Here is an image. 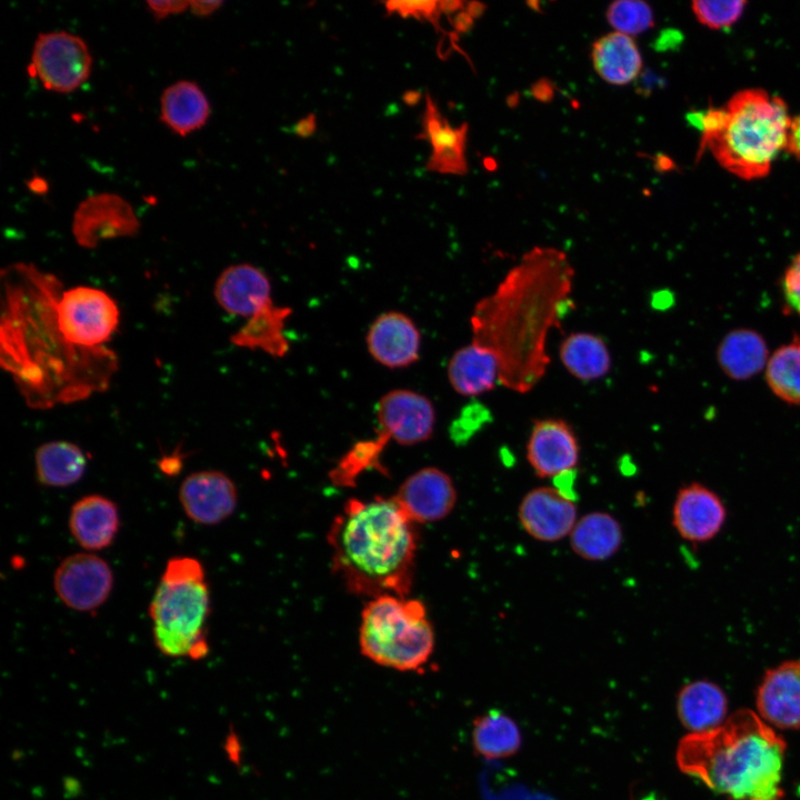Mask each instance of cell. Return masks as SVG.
Segmentation results:
<instances>
[{
	"instance_id": "cell-24",
	"label": "cell",
	"mask_w": 800,
	"mask_h": 800,
	"mask_svg": "<svg viewBox=\"0 0 800 800\" xmlns=\"http://www.w3.org/2000/svg\"><path fill=\"white\" fill-rule=\"evenodd\" d=\"M728 698L724 691L709 680H697L683 686L677 697V714L690 733L710 731L727 719Z\"/></svg>"
},
{
	"instance_id": "cell-43",
	"label": "cell",
	"mask_w": 800,
	"mask_h": 800,
	"mask_svg": "<svg viewBox=\"0 0 800 800\" xmlns=\"http://www.w3.org/2000/svg\"><path fill=\"white\" fill-rule=\"evenodd\" d=\"M223 4L222 1H190L189 9L197 17H206L217 11Z\"/></svg>"
},
{
	"instance_id": "cell-42",
	"label": "cell",
	"mask_w": 800,
	"mask_h": 800,
	"mask_svg": "<svg viewBox=\"0 0 800 800\" xmlns=\"http://www.w3.org/2000/svg\"><path fill=\"white\" fill-rule=\"evenodd\" d=\"M317 129V120L314 114H308L307 117L300 119L298 122L294 123L292 127V131L296 136L308 138L314 133Z\"/></svg>"
},
{
	"instance_id": "cell-2",
	"label": "cell",
	"mask_w": 800,
	"mask_h": 800,
	"mask_svg": "<svg viewBox=\"0 0 800 800\" xmlns=\"http://www.w3.org/2000/svg\"><path fill=\"white\" fill-rule=\"evenodd\" d=\"M573 277L564 252L534 247L474 306L472 341L497 356L506 388L526 393L544 376L548 333L561 327L572 304Z\"/></svg>"
},
{
	"instance_id": "cell-18",
	"label": "cell",
	"mask_w": 800,
	"mask_h": 800,
	"mask_svg": "<svg viewBox=\"0 0 800 800\" xmlns=\"http://www.w3.org/2000/svg\"><path fill=\"white\" fill-rule=\"evenodd\" d=\"M366 344L374 361L389 369L406 368L419 360L421 334L403 312L387 311L370 324Z\"/></svg>"
},
{
	"instance_id": "cell-44",
	"label": "cell",
	"mask_w": 800,
	"mask_h": 800,
	"mask_svg": "<svg viewBox=\"0 0 800 800\" xmlns=\"http://www.w3.org/2000/svg\"><path fill=\"white\" fill-rule=\"evenodd\" d=\"M472 20H473V17L466 10L463 12L462 11L459 12L456 16V18L453 20V24L458 31L464 32L471 27Z\"/></svg>"
},
{
	"instance_id": "cell-26",
	"label": "cell",
	"mask_w": 800,
	"mask_h": 800,
	"mask_svg": "<svg viewBox=\"0 0 800 800\" xmlns=\"http://www.w3.org/2000/svg\"><path fill=\"white\" fill-rule=\"evenodd\" d=\"M591 60L596 72L608 83L624 86L642 69V57L634 40L621 32H610L592 46Z\"/></svg>"
},
{
	"instance_id": "cell-32",
	"label": "cell",
	"mask_w": 800,
	"mask_h": 800,
	"mask_svg": "<svg viewBox=\"0 0 800 800\" xmlns=\"http://www.w3.org/2000/svg\"><path fill=\"white\" fill-rule=\"evenodd\" d=\"M471 740L477 754L486 760H501L519 751L522 738L511 717L490 710L474 719Z\"/></svg>"
},
{
	"instance_id": "cell-1",
	"label": "cell",
	"mask_w": 800,
	"mask_h": 800,
	"mask_svg": "<svg viewBox=\"0 0 800 800\" xmlns=\"http://www.w3.org/2000/svg\"><path fill=\"white\" fill-rule=\"evenodd\" d=\"M1 366L28 406L49 409L107 390L117 370L108 349L71 344L57 321L61 281L37 267L18 262L1 272Z\"/></svg>"
},
{
	"instance_id": "cell-27",
	"label": "cell",
	"mask_w": 800,
	"mask_h": 800,
	"mask_svg": "<svg viewBox=\"0 0 800 800\" xmlns=\"http://www.w3.org/2000/svg\"><path fill=\"white\" fill-rule=\"evenodd\" d=\"M291 313V308L277 306L271 301L250 317L230 340L240 348L260 350L273 358H282L290 349L284 326Z\"/></svg>"
},
{
	"instance_id": "cell-46",
	"label": "cell",
	"mask_w": 800,
	"mask_h": 800,
	"mask_svg": "<svg viewBox=\"0 0 800 800\" xmlns=\"http://www.w3.org/2000/svg\"><path fill=\"white\" fill-rule=\"evenodd\" d=\"M403 100L408 104H414L419 100V93L416 91H408L403 94Z\"/></svg>"
},
{
	"instance_id": "cell-22",
	"label": "cell",
	"mask_w": 800,
	"mask_h": 800,
	"mask_svg": "<svg viewBox=\"0 0 800 800\" xmlns=\"http://www.w3.org/2000/svg\"><path fill=\"white\" fill-rule=\"evenodd\" d=\"M119 526L118 507L104 496H84L77 500L70 509V533L87 551H98L111 546Z\"/></svg>"
},
{
	"instance_id": "cell-12",
	"label": "cell",
	"mask_w": 800,
	"mask_h": 800,
	"mask_svg": "<svg viewBox=\"0 0 800 800\" xmlns=\"http://www.w3.org/2000/svg\"><path fill=\"white\" fill-rule=\"evenodd\" d=\"M378 433L401 446L429 440L433 434L436 411L431 400L409 389L384 393L377 408Z\"/></svg>"
},
{
	"instance_id": "cell-9",
	"label": "cell",
	"mask_w": 800,
	"mask_h": 800,
	"mask_svg": "<svg viewBox=\"0 0 800 800\" xmlns=\"http://www.w3.org/2000/svg\"><path fill=\"white\" fill-rule=\"evenodd\" d=\"M92 57L86 41L67 31L40 33L34 41L29 73L50 91L67 93L89 78Z\"/></svg>"
},
{
	"instance_id": "cell-31",
	"label": "cell",
	"mask_w": 800,
	"mask_h": 800,
	"mask_svg": "<svg viewBox=\"0 0 800 800\" xmlns=\"http://www.w3.org/2000/svg\"><path fill=\"white\" fill-rule=\"evenodd\" d=\"M563 367L581 381L604 377L611 369V356L604 340L590 332H572L559 348Z\"/></svg>"
},
{
	"instance_id": "cell-41",
	"label": "cell",
	"mask_w": 800,
	"mask_h": 800,
	"mask_svg": "<svg viewBox=\"0 0 800 800\" xmlns=\"http://www.w3.org/2000/svg\"><path fill=\"white\" fill-rule=\"evenodd\" d=\"M786 150L800 160V114L791 120Z\"/></svg>"
},
{
	"instance_id": "cell-10",
	"label": "cell",
	"mask_w": 800,
	"mask_h": 800,
	"mask_svg": "<svg viewBox=\"0 0 800 800\" xmlns=\"http://www.w3.org/2000/svg\"><path fill=\"white\" fill-rule=\"evenodd\" d=\"M113 572L109 563L91 552L62 559L53 574V589L61 602L80 612L93 611L109 598Z\"/></svg>"
},
{
	"instance_id": "cell-14",
	"label": "cell",
	"mask_w": 800,
	"mask_h": 800,
	"mask_svg": "<svg viewBox=\"0 0 800 800\" xmlns=\"http://www.w3.org/2000/svg\"><path fill=\"white\" fill-rule=\"evenodd\" d=\"M392 498L413 523H424L449 516L457 491L449 474L427 467L410 474Z\"/></svg>"
},
{
	"instance_id": "cell-36",
	"label": "cell",
	"mask_w": 800,
	"mask_h": 800,
	"mask_svg": "<svg viewBox=\"0 0 800 800\" xmlns=\"http://www.w3.org/2000/svg\"><path fill=\"white\" fill-rule=\"evenodd\" d=\"M746 4L742 0L693 1L691 9L701 24L710 29H722L738 21Z\"/></svg>"
},
{
	"instance_id": "cell-16",
	"label": "cell",
	"mask_w": 800,
	"mask_h": 800,
	"mask_svg": "<svg viewBox=\"0 0 800 800\" xmlns=\"http://www.w3.org/2000/svg\"><path fill=\"white\" fill-rule=\"evenodd\" d=\"M579 443L571 426L562 419L534 420L527 442V459L540 478H554L574 470Z\"/></svg>"
},
{
	"instance_id": "cell-15",
	"label": "cell",
	"mask_w": 800,
	"mask_h": 800,
	"mask_svg": "<svg viewBox=\"0 0 800 800\" xmlns=\"http://www.w3.org/2000/svg\"><path fill=\"white\" fill-rule=\"evenodd\" d=\"M759 717L772 728L800 729V659L768 669L756 693Z\"/></svg>"
},
{
	"instance_id": "cell-30",
	"label": "cell",
	"mask_w": 800,
	"mask_h": 800,
	"mask_svg": "<svg viewBox=\"0 0 800 800\" xmlns=\"http://www.w3.org/2000/svg\"><path fill=\"white\" fill-rule=\"evenodd\" d=\"M622 542L618 520L607 512H591L581 517L570 533V546L576 554L590 561L612 557Z\"/></svg>"
},
{
	"instance_id": "cell-29",
	"label": "cell",
	"mask_w": 800,
	"mask_h": 800,
	"mask_svg": "<svg viewBox=\"0 0 800 800\" xmlns=\"http://www.w3.org/2000/svg\"><path fill=\"white\" fill-rule=\"evenodd\" d=\"M34 466L39 483L51 488H64L77 483L83 477L87 458L76 443L56 440L37 448Z\"/></svg>"
},
{
	"instance_id": "cell-7",
	"label": "cell",
	"mask_w": 800,
	"mask_h": 800,
	"mask_svg": "<svg viewBox=\"0 0 800 800\" xmlns=\"http://www.w3.org/2000/svg\"><path fill=\"white\" fill-rule=\"evenodd\" d=\"M359 646L361 653L379 666L418 671L434 649L424 604L392 594L370 599L361 613Z\"/></svg>"
},
{
	"instance_id": "cell-23",
	"label": "cell",
	"mask_w": 800,
	"mask_h": 800,
	"mask_svg": "<svg viewBox=\"0 0 800 800\" xmlns=\"http://www.w3.org/2000/svg\"><path fill=\"white\" fill-rule=\"evenodd\" d=\"M447 376L457 393L476 397L500 383V363L490 349L471 341L451 356Z\"/></svg>"
},
{
	"instance_id": "cell-28",
	"label": "cell",
	"mask_w": 800,
	"mask_h": 800,
	"mask_svg": "<svg viewBox=\"0 0 800 800\" xmlns=\"http://www.w3.org/2000/svg\"><path fill=\"white\" fill-rule=\"evenodd\" d=\"M720 369L732 380H747L759 373L769 360L763 337L752 329H734L727 333L717 349Z\"/></svg>"
},
{
	"instance_id": "cell-39",
	"label": "cell",
	"mask_w": 800,
	"mask_h": 800,
	"mask_svg": "<svg viewBox=\"0 0 800 800\" xmlns=\"http://www.w3.org/2000/svg\"><path fill=\"white\" fill-rule=\"evenodd\" d=\"M781 287L786 306L800 316V252L784 270Z\"/></svg>"
},
{
	"instance_id": "cell-20",
	"label": "cell",
	"mask_w": 800,
	"mask_h": 800,
	"mask_svg": "<svg viewBox=\"0 0 800 800\" xmlns=\"http://www.w3.org/2000/svg\"><path fill=\"white\" fill-rule=\"evenodd\" d=\"M468 129V123L453 127L441 113L431 94L426 93L422 130L417 139L429 142L432 148L426 166L428 171L457 176L467 174Z\"/></svg>"
},
{
	"instance_id": "cell-38",
	"label": "cell",
	"mask_w": 800,
	"mask_h": 800,
	"mask_svg": "<svg viewBox=\"0 0 800 800\" xmlns=\"http://www.w3.org/2000/svg\"><path fill=\"white\" fill-rule=\"evenodd\" d=\"M384 6L389 13H398L402 18L426 19L438 26V1H388Z\"/></svg>"
},
{
	"instance_id": "cell-4",
	"label": "cell",
	"mask_w": 800,
	"mask_h": 800,
	"mask_svg": "<svg viewBox=\"0 0 800 800\" xmlns=\"http://www.w3.org/2000/svg\"><path fill=\"white\" fill-rule=\"evenodd\" d=\"M787 743L758 713L740 709L719 727L678 743L680 771L729 800H787L781 786Z\"/></svg>"
},
{
	"instance_id": "cell-21",
	"label": "cell",
	"mask_w": 800,
	"mask_h": 800,
	"mask_svg": "<svg viewBox=\"0 0 800 800\" xmlns=\"http://www.w3.org/2000/svg\"><path fill=\"white\" fill-rule=\"evenodd\" d=\"M213 293L224 311L248 318L272 301L268 276L250 263L226 268L216 281Z\"/></svg>"
},
{
	"instance_id": "cell-3",
	"label": "cell",
	"mask_w": 800,
	"mask_h": 800,
	"mask_svg": "<svg viewBox=\"0 0 800 800\" xmlns=\"http://www.w3.org/2000/svg\"><path fill=\"white\" fill-rule=\"evenodd\" d=\"M332 570L350 593L406 597L418 549L414 523L393 498L349 499L328 532Z\"/></svg>"
},
{
	"instance_id": "cell-19",
	"label": "cell",
	"mask_w": 800,
	"mask_h": 800,
	"mask_svg": "<svg viewBox=\"0 0 800 800\" xmlns=\"http://www.w3.org/2000/svg\"><path fill=\"white\" fill-rule=\"evenodd\" d=\"M518 517L522 528L533 539L558 541L570 534L577 522V508L572 500L556 488L540 487L522 499Z\"/></svg>"
},
{
	"instance_id": "cell-40",
	"label": "cell",
	"mask_w": 800,
	"mask_h": 800,
	"mask_svg": "<svg viewBox=\"0 0 800 800\" xmlns=\"http://www.w3.org/2000/svg\"><path fill=\"white\" fill-rule=\"evenodd\" d=\"M149 10L153 17L158 20L164 19L170 14L180 13L190 6V1L184 0H168V1H147Z\"/></svg>"
},
{
	"instance_id": "cell-34",
	"label": "cell",
	"mask_w": 800,
	"mask_h": 800,
	"mask_svg": "<svg viewBox=\"0 0 800 800\" xmlns=\"http://www.w3.org/2000/svg\"><path fill=\"white\" fill-rule=\"evenodd\" d=\"M388 439L380 433L376 438L356 442L329 472L333 484L354 487L357 478L368 469L386 473L380 457L388 444Z\"/></svg>"
},
{
	"instance_id": "cell-25",
	"label": "cell",
	"mask_w": 800,
	"mask_h": 800,
	"mask_svg": "<svg viewBox=\"0 0 800 800\" xmlns=\"http://www.w3.org/2000/svg\"><path fill=\"white\" fill-rule=\"evenodd\" d=\"M210 103L193 81L180 80L164 89L160 98V120L174 133L187 136L203 127Z\"/></svg>"
},
{
	"instance_id": "cell-33",
	"label": "cell",
	"mask_w": 800,
	"mask_h": 800,
	"mask_svg": "<svg viewBox=\"0 0 800 800\" xmlns=\"http://www.w3.org/2000/svg\"><path fill=\"white\" fill-rule=\"evenodd\" d=\"M766 381L779 399L800 404V337H794L769 357Z\"/></svg>"
},
{
	"instance_id": "cell-6",
	"label": "cell",
	"mask_w": 800,
	"mask_h": 800,
	"mask_svg": "<svg viewBox=\"0 0 800 800\" xmlns=\"http://www.w3.org/2000/svg\"><path fill=\"white\" fill-rule=\"evenodd\" d=\"M209 613L210 592L201 562L181 556L169 559L149 604L157 649L169 658H204Z\"/></svg>"
},
{
	"instance_id": "cell-35",
	"label": "cell",
	"mask_w": 800,
	"mask_h": 800,
	"mask_svg": "<svg viewBox=\"0 0 800 800\" xmlns=\"http://www.w3.org/2000/svg\"><path fill=\"white\" fill-rule=\"evenodd\" d=\"M606 17L617 32L627 36L642 33L654 23L649 4L637 0L612 2L607 9Z\"/></svg>"
},
{
	"instance_id": "cell-45",
	"label": "cell",
	"mask_w": 800,
	"mask_h": 800,
	"mask_svg": "<svg viewBox=\"0 0 800 800\" xmlns=\"http://www.w3.org/2000/svg\"><path fill=\"white\" fill-rule=\"evenodd\" d=\"M463 6V2L452 0V1H438L439 11L443 13H452L457 10L461 9Z\"/></svg>"
},
{
	"instance_id": "cell-17",
	"label": "cell",
	"mask_w": 800,
	"mask_h": 800,
	"mask_svg": "<svg viewBox=\"0 0 800 800\" xmlns=\"http://www.w3.org/2000/svg\"><path fill=\"white\" fill-rule=\"evenodd\" d=\"M726 518L723 501L704 484L692 482L678 491L672 508V524L686 541H710L721 531Z\"/></svg>"
},
{
	"instance_id": "cell-5",
	"label": "cell",
	"mask_w": 800,
	"mask_h": 800,
	"mask_svg": "<svg viewBox=\"0 0 800 800\" xmlns=\"http://www.w3.org/2000/svg\"><path fill=\"white\" fill-rule=\"evenodd\" d=\"M791 120L782 98L763 89L740 90L703 113L699 152L709 150L740 179L764 178L787 148Z\"/></svg>"
},
{
	"instance_id": "cell-8",
	"label": "cell",
	"mask_w": 800,
	"mask_h": 800,
	"mask_svg": "<svg viewBox=\"0 0 800 800\" xmlns=\"http://www.w3.org/2000/svg\"><path fill=\"white\" fill-rule=\"evenodd\" d=\"M57 321L67 340L82 350L104 348L119 324L116 301L103 290L73 287L60 292Z\"/></svg>"
},
{
	"instance_id": "cell-37",
	"label": "cell",
	"mask_w": 800,
	"mask_h": 800,
	"mask_svg": "<svg viewBox=\"0 0 800 800\" xmlns=\"http://www.w3.org/2000/svg\"><path fill=\"white\" fill-rule=\"evenodd\" d=\"M490 418V411L483 404L478 401L468 403L451 423V439L456 443L467 442Z\"/></svg>"
},
{
	"instance_id": "cell-13",
	"label": "cell",
	"mask_w": 800,
	"mask_h": 800,
	"mask_svg": "<svg viewBox=\"0 0 800 800\" xmlns=\"http://www.w3.org/2000/svg\"><path fill=\"white\" fill-rule=\"evenodd\" d=\"M234 482L218 470L190 473L179 488V502L194 523L214 526L228 519L237 508Z\"/></svg>"
},
{
	"instance_id": "cell-11",
	"label": "cell",
	"mask_w": 800,
	"mask_h": 800,
	"mask_svg": "<svg viewBox=\"0 0 800 800\" xmlns=\"http://www.w3.org/2000/svg\"><path fill=\"white\" fill-rule=\"evenodd\" d=\"M139 228L140 222L131 204L112 192L92 194L82 200L73 213L71 226L77 243L87 249H93L104 240L132 237Z\"/></svg>"
}]
</instances>
